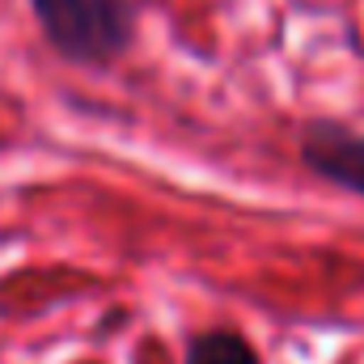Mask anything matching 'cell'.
Returning <instances> with one entry per match:
<instances>
[{"label":"cell","instance_id":"3","mask_svg":"<svg viewBox=\"0 0 364 364\" xmlns=\"http://www.w3.org/2000/svg\"><path fill=\"white\" fill-rule=\"evenodd\" d=\"M186 364H263V356L255 352V343L242 331L229 326H212L199 331L186 348Z\"/></svg>","mask_w":364,"mask_h":364},{"label":"cell","instance_id":"2","mask_svg":"<svg viewBox=\"0 0 364 364\" xmlns=\"http://www.w3.org/2000/svg\"><path fill=\"white\" fill-rule=\"evenodd\" d=\"M296 153L309 174L364 199V132L335 119H309L296 132Z\"/></svg>","mask_w":364,"mask_h":364},{"label":"cell","instance_id":"1","mask_svg":"<svg viewBox=\"0 0 364 364\" xmlns=\"http://www.w3.org/2000/svg\"><path fill=\"white\" fill-rule=\"evenodd\" d=\"M47 43L85 68L114 64L132 47L136 0H30Z\"/></svg>","mask_w":364,"mask_h":364}]
</instances>
